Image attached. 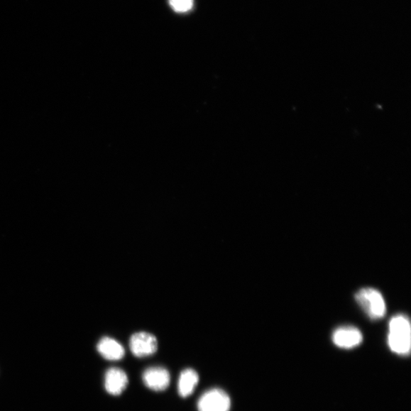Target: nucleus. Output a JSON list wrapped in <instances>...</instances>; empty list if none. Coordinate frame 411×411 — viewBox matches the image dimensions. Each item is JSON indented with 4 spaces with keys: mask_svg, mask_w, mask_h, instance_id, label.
I'll return each mask as SVG.
<instances>
[{
    "mask_svg": "<svg viewBox=\"0 0 411 411\" xmlns=\"http://www.w3.org/2000/svg\"><path fill=\"white\" fill-rule=\"evenodd\" d=\"M168 3L177 13H188L194 6V0H168Z\"/></svg>",
    "mask_w": 411,
    "mask_h": 411,
    "instance_id": "10",
    "label": "nucleus"
},
{
    "mask_svg": "<svg viewBox=\"0 0 411 411\" xmlns=\"http://www.w3.org/2000/svg\"><path fill=\"white\" fill-rule=\"evenodd\" d=\"M332 339L334 344L340 349H352L361 344L363 335L354 327H343L334 332Z\"/></svg>",
    "mask_w": 411,
    "mask_h": 411,
    "instance_id": "6",
    "label": "nucleus"
},
{
    "mask_svg": "<svg viewBox=\"0 0 411 411\" xmlns=\"http://www.w3.org/2000/svg\"><path fill=\"white\" fill-rule=\"evenodd\" d=\"M128 385V377L119 368H111L105 374L104 387L110 395H121Z\"/></svg>",
    "mask_w": 411,
    "mask_h": 411,
    "instance_id": "7",
    "label": "nucleus"
},
{
    "mask_svg": "<svg viewBox=\"0 0 411 411\" xmlns=\"http://www.w3.org/2000/svg\"><path fill=\"white\" fill-rule=\"evenodd\" d=\"M358 305L373 320L380 319L386 313V305L380 292L373 288H363L355 295Z\"/></svg>",
    "mask_w": 411,
    "mask_h": 411,
    "instance_id": "2",
    "label": "nucleus"
},
{
    "mask_svg": "<svg viewBox=\"0 0 411 411\" xmlns=\"http://www.w3.org/2000/svg\"><path fill=\"white\" fill-rule=\"evenodd\" d=\"M199 382V376L193 368H186L179 378L178 393L182 398L191 395Z\"/></svg>",
    "mask_w": 411,
    "mask_h": 411,
    "instance_id": "9",
    "label": "nucleus"
},
{
    "mask_svg": "<svg viewBox=\"0 0 411 411\" xmlns=\"http://www.w3.org/2000/svg\"><path fill=\"white\" fill-rule=\"evenodd\" d=\"M130 349L136 357H146L153 355L158 349L156 337L147 332L133 334L130 340Z\"/></svg>",
    "mask_w": 411,
    "mask_h": 411,
    "instance_id": "4",
    "label": "nucleus"
},
{
    "mask_svg": "<svg viewBox=\"0 0 411 411\" xmlns=\"http://www.w3.org/2000/svg\"><path fill=\"white\" fill-rule=\"evenodd\" d=\"M199 411H229L231 400L222 389L209 390L198 402Z\"/></svg>",
    "mask_w": 411,
    "mask_h": 411,
    "instance_id": "3",
    "label": "nucleus"
},
{
    "mask_svg": "<svg viewBox=\"0 0 411 411\" xmlns=\"http://www.w3.org/2000/svg\"><path fill=\"white\" fill-rule=\"evenodd\" d=\"M388 342L390 349L397 354L406 355L410 352V324L405 315H396L390 321Z\"/></svg>",
    "mask_w": 411,
    "mask_h": 411,
    "instance_id": "1",
    "label": "nucleus"
},
{
    "mask_svg": "<svg viewBox=\"0 0 411 411\" xmlns=\"http://www.w3.org/2000/svg\"><path fill=\"white\" fill-rule=\"evenodd\" d=\"M143 383L147 388L155 392H163L170 386L171 377L170 373L163 367L147 368L143 375Z\"/></svg>",
    "mask_w": 411,
    "mask_h": 411,
    "instance_id": "5",
    "label": "nucleus"
},
{
    "mask_svg": "<svg viewBox=\"0 0 411 411\" xmlns=\"http://www.w3.org/2000/svg\"><path fill=\"white\" fill-rule=\"evenodd\" d=\"M99 354L108 361H117L124 356L125 351L123 346L111 337L105 336L97 345Z\"/></svg>",
    "mask_w": 411,
    "mask_h": 411,
    "instance_id": "8",
    "label": "nucleus"
}]
</instances>
